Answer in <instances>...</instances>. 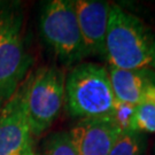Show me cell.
I'll use <instances>...</instances> for the list:
<instances>
[{
	"label": "cell",
	"mask_w": 155,
	"mask_h": 155,
	"mask_svg": "<svg viewBox=\"0 0 155 155\" xmlns=\"http://www.w3.org/2000/svg\"><path fill=\"white\" fill-rule=\"evenodd\" d=\"M108 67L155 71V33L138 16L113 5L106 38Z\"/></svg>",
	"instance_id": "cell-1"
},
{
	"label": "cell",
	"mask_w": 155,
	"mask_h": 155,
	"mask_svg": "<svg viewBox=\"0 0 155 155\" xmlns=\"http://www.w3.org/2000/svg\"><path fill=\"white\" fill-rule=\"evenodd\" d=\"M115 105L107 67L83 61L70 68L64 81V106L72 118L111 117Z\"/></svg>",
	"instance_id": "cell-2"
},
{
	"label": "cell",
	"mask_w": 155,
	"mask_h": 155,
	"mask_svg": "<svg viewBox=\"0 0 155 155\" xmlns=\"http://www.w3.org/2000/svg\"><path fill=\"white\" fill-rule=\"evenodd\" d=\"M39 31L46 46L66 67L89 58L72 0L46 1L39 16Z\"/></svg>",
	"instance_id": "cell-3"
},
{
	"label": "cell",
	"mask_w": 155,
	"mask_h": 155,
	"mask_svg": "<svg viewBox=\"0 0 155 155\" xmlns=\"http://www.w3.org/2000/svg\"><path fill=\"white\" fill-rule=\"evenodd\" d=\"M22 23L17 8L0 9V109L21 87L32 63L24 44Z\"/></svg>",
	"instance_id": "cell-4"
},
{
	"label": "cell",
	"mask_w": 155,
	"mask_h": 155,
	"mask_svg": "<svg viewBox=\"0 0 155 155\" xmlns=\"http://www.w3.org/2000/svg\"><path fill=\"white\" fill-rule=\"evenodd\" d=\"M66 76L54 66L40 67L22 85L32 137L45 133L64 106Z\"/></svg>",
	"instance_id": "cell-5"
},
{
	"label": "cell",
	"mask_w": 155,
	"mask_h": 155,
	"mask_svg": "<svg viewBox=\"0 0 155 155\" xmlns=\"http://www.w3.org/2000/svg\"><path fill=\"white\" fill-rule=\"evenodd\" d=\"M32 150V133L22 85L0 109V155H23Z\"/></svg>",
	"instance_id": "cell-6"
},
{
	"label": "cell",
	"mask_w": 155,
	"mask_h": 155,
	"mask_svg": "<svg viewBox=\"0 0 155 155\" xmlns=\"http://www.w3.org/2000/svg\"><path fill=\"white\" fill-rule=\"evenodd\" d=\"M111 4L102 0H76L75 9L78 25L89 56L105 58L106 38Z\"/></svg>",
	"instance_id": "cell-7"
},
{
	"label": "cell",
	"mask_w": 155,
	"mask_h": 155,
	"mask_svg": "<svg viewBox=\"0 0 155 155\" xmlns=\"http://www.w3.org/2000/svg\"><path fill=\"white\" fill-rule=\"evenodd\" d=\"M78 155H108L123 132L111 117L82 120L69 131Z\"/></svg>",
	"instance_id": "cell-8"
},
{
	"label": "cell",
	"mask_w": 155,
	"mask_h": 155,
	"mask_svg": "<svg viewBox=\"0 0 155 155\" xmlns=\"http://www.w3.org/2000/svg\"><path fill=\"white\" fill-rule=\"evenodd\" d=\"M111 89L116 101L138 106L146 100L152 87H155V71L131 70L107 67Z\"/></svg>",
	"instance_id": "cell-9"
},
{
	"label": "cell",
	"mask_w": 155,
	"mask_h": 155,
	"mask_svg": "<svg viewBox=\"0 0 155 155\" xmlns=\"http://www.w3.org/2000/svg\"><path fill=\"white\" fill-rule=\"evenodd\" d=\"M146 134L136 131H123L108 155H145Z\"/></svg>",
	"instance_id": "cell-10"
},
{
	"label": "cell",
	"mask_w": 155,
	"mask_h": 155,
	"mask_svg": "<svg viewBox=\"0 0 155 155\" xmlns=\"http://www.w3.org/2000/svg\"><path fill=\"white\" fill-rule=\"evenodd\" d=\"M43 155H78L69 131H56L44 140Z\"/></svg>",
	"instance_id": "cell-11"
},
{
	"label": "cell",
	"mask_w": 155,
	"mask_h": 155,
	"mask_svg": "<svg viewBox=\"0 0 155 155\" xmlns=\"http://www.w3.org/2000/svg\"><path fill=\"white\" fill-rule=\"evenodd\" d=\"M130 131L140 133H155V102L145 100L136 107Z\"/></svg>",
	"instance_id": "cell-12"
},
{
	"label": "cell",
	"mask_w": 155,
	"mask_h": 155,
	"mask_svg": "<svg viewBox=\"0 0 155 155\" xmlns=\"http://www.w3.org/2000/svg\"><path fill=\"white\" fill-rule=\"evenodd\" d=\"M136 107L137 106L116 101L111 118L121 127L122 131H130L133 115L136 113Z\"/></svg>",
	"instance_id": "cell-13"
},
{
	"label": "cell",
	"mask_w": 155,
	"mask_h": 155,
	"mask_svg": "<svg viewBox=\"0 0 155 155\" xmlns=\"http://www.w3.org/2000/svg\"><path fill=\"white\" fill-rule=\"evenodd\" d=\"M146 100H150V101H154L155 102V87H152L148 91V93L146 95Z\"/></svg>",
	"instance_id": "cell-14"
},
{
	"label": "cell",
	"mask_w": 155,
	"mask_h": 155,
	"mask_svg": "<svg viewBox=\"0 0 155 155\" xmlns=\"http://www.w3.org/2000/svg\"><path fill=\"white\" fill-rule=\"evenodd\" d=\"M23 155H38V154H36V153H35V152L31 150H29V152H27L25 154H23Z\"/></svg>",
	"instance_id": "cell-15"
},
{
	"label": "cell",
	"mask_w": 155,
	"mask_h": 155,
	"mask_svg": "<svg viewBox=\"0 0 155 155\" xmlns=\"http://www.w3.org/2000/svg\"><path fill=\"white\" fill-rule=\"evenodd\" d=\"M154 155H155V148H154Z\"/></svg>",
	"instance_id": "cell-16"
}]
</instances>
